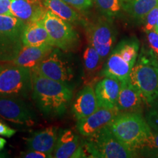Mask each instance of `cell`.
Listing matches in <instances>:
<instances>
[{"instance_id":"cell-23","label":"cell","mask_w":158,"mask_h":158,"mask_svg":"<svg viewBox=\"0 0 158 158\" xmlns=\"http://www.w3.org/2000/svg\"><path fill=\"white\" fill-rule=\"evenodd\" d=\"M104 60L93 46L89 44L83 55V62L85 73L92 76L102 68Z\"/></svg>"},{"instance_id":"cell-34","label":"cell","mask_w":158,"mask_h":158,"mask_svg":"<svg viewBox=\"0 0 158 158\" xmlns=\"http://www.w3.org/2000/svg\"><path fill=\"white\" fill-rule=\"evenodd\" d=\"M6 143H7V141H6L5 138L0 137V151H2L4 149Z\"/></svg>"},{"instance_id":"cell-32","label":"cell","mask_w":158,"mask_h":158,"mask_svg":"<svg viewBox=\"0 0 158 158\" xmlns=\"http://www.w3.org/2000/svg\"><path fill=\"white\" fill-rule=\"evenodd\" d=\"M12 0H0V15L11 14L10 7Z\"/></svg>"},{"instance_id":"cell-5","label":"cell","mask_w":158,"mask_h":158,"mask_svg":"<svg viewBox=\"0 0 158 158\" xmlns=\"http://www.w3.org/2000/svg\"><path fill=\"white\" fill-rule=\"evenodd\" d=\"M31 88L30 69L13 64L0 68V97L27 98Z\"/></svg>"},{"instance_id":"cell-30","label":"cell","mask_w":158,"mask_h":158,"mask_svg":"<svg viewBox=\"0 0 158 158\" xmlns=\"http://www.w3.org/2000/svg\"><path fill=\"white\" fill-rule=\"evenodd\" d=\"M16 133V130L10 127L7 124L0 120V135L10 138Z\"/></svg>"},{"instance_id":"cell-11","label":"cell","mask_w":158,"mask_h":158,"mask_svg":"<svg viewBox=\"0 0 158 158\" xmlns=\"http://www.w3.org/2000/svg\"><path fill=\"white\" fill-rule=\"evenodd\" d=\"M58 127H49L35 132L27 138L26 143L29 150L45 153L48 157H54V152L59 137Z\"/></svg>"},{"instance_id":"cell-1","label":"cell","mask_w":158,"mask_h":158,"mask_svg":"<svg viewBox=\"0 0 158 158\" xmlns=\"http://www.w3.org/2000/svg\"><path fill=\"white\" fill-rule=\"evenodd\" d=\"M31 84L33 100L44 115L57 117L64 114L73 98V91L68 84L32 70Z\"/></svg>"},{"instance_id":"cell-35","label":"cell","mask_w":158,"mask_h":158,"mask_svg":"<svg viewBox=\"0 0 158 158\" xmlns=\"http://www.w3.org/2000/svg\"><path fill=\"white\" fill-rule=\"evenodd\" d=\"M154 30H155V31H156V32H157V33H158V28H156V29H154Z\"/></svg>"},{"instance_id":"cell-12","label":"cell","mask_w":158,"mask_h":158,"mask_svg":"<svg viewBox=\"0 0 158 158\" xmlns=\"http://www.w3.org/2000/svg\"><path fill=\"white\" fill-rule=\"evenodd\" d=\"M11 14L26 23L43 19L45 11V0H12Z\"/></svg>"},{"instance_id":"cell-21","label":"cell","mask_w":158,"mask_h":158,"mask_svg":"<svg viewBox=\"0 0 158 158\" xmlns=\"http://www.w3.org/2000/svg\"><path fill=\"white\" fill-rule=\"evenodd\" d=\"M158 0H122V8L130 16L138 21H143L155 6Z\"/></svg>"},{"instance_id":"cell-15","label":"cell","mask_w":158,"mask_h":158,"mask_svg":"<svg viewBox=\"0 0 158 158\" xmlns=\"http://www.w3.org/2000/svg\"><path fill=\"white\" fill-rule=\"evenodd\" d=\"M55 47L49 44L34 46H23L16 57L12 61L13 64L32 70L45 57L52 52Z\"/></svg>"},{"instance_id":"cell-36","label":"cell","mask_w":158,"mask_h":158,"mask_svg":"<svg viewBox=\"0 0 158 158\" xmlns=\"http://www.w3.org/2000/svg\"><path fill=\"white\" fill-rule=\"evenodd\" d=\"M156 28H158V21H157V25H156V27H155V29H156Z\"/></svg>"},{"instance_id":"cell-10","label":"cell","mask_w":158,"mask_h":158,"mask_svg":"<svg viewBox=\"0 0 158 158\" xmlns=\"http://www.w3.org/2000/svg\"><path fill=\"white\" fill-rule=\"evenodd\" d=\"M119 113L116 107H100L92 114L78 121L77 130L84 137H89L109 126Z\"/></svg>"},{"instance_id":"cell-38","label":"cell","mask_w":158,"mask_h":158,"mask_svg":"<svg viewBox=\"0 0 158 158\" xmlns=\"http://www.w3.org/2000/svg\"><path fill=\"white\" fill-rule=\"evenodd\" d=\"M2 157V156H0V157Z\"/></svg>"},{"instance_id":"cell-4","label":"cell","mask_w":158,"mask_h":158,"mask_svg":"<svg viewBox=\"0 0 158 158\" xmlns=\"http://www.w3.org/2000/svg\"><path fill=\"white\" fill-rule=\"evenodd\" d=\"M84 145L90 157L131 158L137 157L138 155L118 141L109 126L86 137Z\"/></svg>"},{"instance_id":"cell-14","label":"cell","mask_w":158,"mask_h":158,"mask_svg":"<svg viewBox=\"0 0 158 158\" xmlns=\"http://www.w3.org/2000/svg\"><path fill=\"white\" fill-rule=\"evenodd\" d=\"M133 67V65L128 62L115 47L104 64L100 76L117 79L121 82L127 81Z\"/></svg>"},{"instance_id":"cell-16","label":"cell","mask_w":158,"mask_h":158,"mask_svg":"<svg viewBox=\"0 0 158 158\" xmlns=\"http://www.w3.org/2000/svg\"><path fill=\"white\" fill-rule=\"evenodd\" d=\"M99 108L94 88L92 85H86L77 94L72 111L77 121H79L93 114Z\"/></svg>"},{"instance_id":"cell-26","label":"cell","mask_w":158,"mask_h":158,"mask_svg":"<svg viewBox=\"0 0 158 158\" xmlns=\"http://www.w3.org/2000/svg\"><path fill=\"white\" fill-rule=\"evenodd\" d=\"M143 21L144 26L143 30L144 32L148 33L149 31L155 29L158 21V5L149 11V13L144 19Z\"/></svg>"},{"instance_id":"cell-22","label":"cell","mask_w":158,"mask_h":158,"mask_svg":"<svg viewBox=\"0 0 158 158\" xmlns=\"http://www.w3.org/2000/svg\"><path fill=\"white\" fill-rule=\"evenodd\" d=\"M45 5L55 15L70 23H76L79 20L78 13L63 0H45Z\"/></svg>"},{"instance_id":"cell-28","label":"cell","mask_w":158,"mask_h":158,"mask_svg":"<svg viewBox=\"0 0 158 158\" xmlns=\"http://www.w3.org/2000/svg\"><path fill=\"white\" fill-rule=\"evenodd\" d=\"M147 34L149 47L152 50L158 59V33L155 30L150 31Z\"/></svg>"},{"instance_id":"cell-25","label":"cell","mask_w":158,"mask_h":158,"mask_svg":"<svg viewBox=\"0 0 158 158\" xmlns=\"http://www.w3.org/2000/svg\"><path fill=\"white\" fill-rule=\"evenodd\" d=\"M144 157H158V132L152 130L144 143L143 147L138 152Z\"/></svg>"},{"instance_id":"cell-20","label":"cell","mask_w":158,"mask_h":158,"mask_svg":"<svg viewBox=\"0 0 158 158\" xmlns=\"http://www.w3.org/2000/svg\"><path fill=\"white\" fill-rule=\"evenodd\" d=\"M26 23L10 15H0V35L15 44L23 45V32Z\"/></svg>"},{"instance_id":"cell-37","label":"cell","mask_w":158,"mask_h":158,"mask_svg":"<svg viewBox=\"0 0 158 158\" xmlns=\"http://www.w3.org/2000/svg\"><path fill=\"white\" fill-rule=\"evenodd\" d=\"M2 66V64H0V68H1Z\"/></svg>"},{"instance_id":"cell-13","label":"cell","mask_w":158,"mask_h":158,"mask_svg":"<svg viewBox=\"0 0 158 158\" xmlns=\"http://www.w3.org/2000/svg\"><path fill=\"white\" fill-rule=\"evenodd\" d=\"M146 103L140 91L130 81L122 82L116 107L120 112L141 113Z\"/></svg>"},{"instance_id":"cell-6","label":"cell","mask_w":158,"mask_h":158,"mask_svg":"<svg viewBox=\"0 0 158 158\" xmlns=\"http://www.w3.org/2000/svg\"><path fill=\"white\" fill-rule=\"evenodd\" d=\"M43 21L52 45L64 52L74 51L80 45V37L70 22L64 21L49 10L45 11Z\"/></svg>"},{"instance_id":"cell-8","label":"cell","mask_w":158,"mask_h":158,"mask_svg":"<svg viewBox=\"0 0 158 158\" xmlns=\"http://www.w3.org/2000/svg\"><path fill=\"white\" fill-rule=\"evenodd\" d=\"M31 70L68 85L74 78L72 65L66 57L63 56L60 49L57 48H55L50 54Z\"/></svg>"},{"instance_id":"cell-2","label":"cell","mask_w":158,"mask_h":158,"mask_svg":"<svg viewBox=\"0 0 158 158\" xmlns=\"http://www.w3.org/2000/svg\"><path fill=\"white\" fill-rule=\"evenodd\" d=\"M109 127L118 141L138 155L152 131L146 118L138 112H120Z\"/></svg>"},{"instance_id":"cell-31","label":"cell","mask_w":158,"mask_h":158,"mask_svg":"<svg viewBox=\"0 0 158 158\" xmlns=\"http://www.w3.org/2000/svg\"><path fill=\"white\" fill-rule=\"evenodd\" d=\"M22 157L25 158H47L48 157L46 154L40 152L38 151H35V150H28L27 152L21 154Z\"/></svg>"},{"instance_id":"cell-24","label":"cell","mask_w":158,"mask_h":158,"mask_svg":"<svg viewBox=\"0 0 158 158\" xmlns=\"http://www.w3.org/2000/svg\"><path fill=\"white\" fill-rule=\"evenodd\" d=\"M98 8L108 18L116 16L122 10V0H93Z\"/></svg>"},{"instance_id":"cell-7","label":"cell","mask_w":158,"mask_h":158,"mask_svg":"<svg viewBox=\"0 0 158 158\" xmlns=\"http://www.w3.org/2000/svg\"><path fill=\"white\" fill-rule=\"evenodd\" d=\"M86 38L105 60L114 49L116 32L109 18H100L86 26Z\"/></svg>"},{"instance_id":"cell-17","label":"cell","mask_w":158,"mask_h":158,"mask_svg":"<svg viewBox=\"0 0 158 158\" xmlns=\"http://www.w3.org/2000/svg\"><path fill=\"white\" fill-rule=\"evenodd\" d=\"M122 82L117 79L104 77L95 84L94 92L99 107L115 108Z\"/></svg>"},{"instance_id":"cell-9","label":"cell","mask_w":158,"mask_h":158,"mask_svg":"<svg viewBox=\"0 0 158 158\" xmlns=\"http://www.w3.org/2000/svg\"><path fill=\"white\" fill-rule=\"evenodd\" d=\"M0 116L13 123L31 126L35 123L34 112L19 98L0 97Z\"/></svg>"},{"instance_id":"cell-27","label":"cell","mask_w":158,"mask_h":158,"mask_svg":"<svg viewBox=\"0 0 158 158\" xmlns=\"http://www.w3.org/2000/svg\"><path fill=\"white\" fill-rule=\"evenodd\" d=\"M145 118L151 129L155 132H158V110L150 108Z\"/></svg>"},{"instance_id":"cell-19","label":"cell","mask_w":158,"mask_h":158,"mask_svg":"<svg viewBox=\"0 0 158 158\" xmlns=\"http://www.w3.org/2000/svg\"><path fill=\"white\" fill-rule=\"evenodd\" d=\"M81 146L77 134L72 130H64L59 133L53 157L56 158L75 157Z\"/></svg>"},{"instance_id":"cell-3","label":"cell","mask_w":158,"mask_h":158,"mask_svg":"<svg viewBox=\"0 0 158 158\" xmlns=\"http://www.w3.org/2000/svg\"><path fill=\"white\" fill-rule=\"evenodd\" d=\"M129 81L149 106L158 97V59L149 47L141 48L130 71Z\"/></svg>"},{"instance_id":"cell-29","label":"cell","mask_w":158,"mask_h":158,"mask_svg":"<svg viewBox=\"0 0 158 158\" xmlns=\"http://www.w3.org/2000/svg\"><path fill=\"white\" fill-rule=\"evenodd\" d=\"M72 7L78 10H84L92 5V0H63Z\"/></svg>"},{"instance_id":"cell-18","label":"cell","mask_w":158,"mask_h":158,"mask_svg":"<svg viewBox=\"0 0 158 158\" xmlns=\"http://www.w3.org/2000/svg\"><path fill=\"white\" fill-rule=\"evenodd\" d=\"M22 43L23 46H34L43 44L52 45L43 19L35 20L26 23L23 32Z\"/></svg>"},{"instance_id":"cell-33","label":"cell","mask_w":158,"mask_h":158,"mask_svg":"<svg viewBox=\"0 0 158 158\" xmlns=\"http://www.w3.org/2000/svg\"><path fill=\"white\" fill-rule=\"evenodd\" d=\"M150 108H153L155 109L158 110V97L155 99V100H154L152 103L150 105Z\"/></svg>"}]
</instances>
